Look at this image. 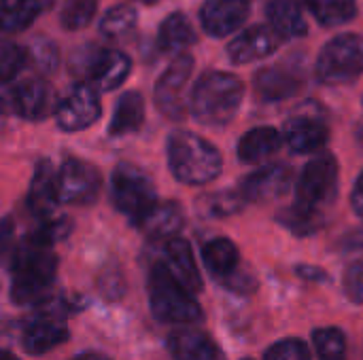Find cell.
<instances>
[{"mask_svg":"<svg viewBox=\"0 0 363 360\" xmlns=\"http://www.w3.org/2000/svg\"><path fill=\"white\" fill-rule=\"evenodd\" d=\"M194 66L196 62L189 53H179L155 83V106L172 121H181L187 112V85Z\"/></svg>","mask_w":363,"mask_h":360,"instance_id":"obj_8","label":"cell"},{"mask_svg":"<svg viewBox=\"0 0 363 360\" xmlns=\"http://www.w3.org/2000/svg\"><path fill=\"white\" fill-rule=\"evenodd\" d=\"M0 360H19L15 354H11V352H0Z\"/></svg>","mask_w":363,"mask_h":360,"instance_id":"obj_46","label":"cell"},{"mask_svg":"<svg viewBox=\"0 0 363 360\" xmlns=\"http://www.w3.org/2000/svg\"><path fill=\"white\" fill-rule=\"evenodd\" d=\"M345 293L351 301L363 303V257L353 261L345 272Z\"/></svg>","mask_w":363,"mask_h":360,"instance_id":"obj_39","label":"cell"},{"mask_svg":"<svg viewBox=\"0 0 363 360\" xmlns=\"http://www.w3.org/2000/svg\"><path fill=\"white\" fill-rule=\"evenodd\" d=\"M68 339V327L55 316H40L30 323L21 335V346L28 354H45Z\"/></svg>","mask_w":363,"mask_h":360,"instance_id":"obj_21","label":"cell"},{"mask_svg":"<svg viewBox=\"0 0 363 360\" xmlns=\"http://www.w3.org/2000/svg\"><path fill=\"white\" fill-rule=\"evenodd\" d=\"M221 282H223L230 291H234V293H253V291L257 289L255 276H253L249 269H240V265H238L230 276H225Z\"/></svg>","mask_w":363,"mask_h":360,"instance_id":"obj_40","label":"cell"},{"mask_svg":"<svg viewBox=\"0 0 363 360\" xmlns=\"http://www.w3.org/2000/svg\"><path fill=\"white\" fill-rule=\"evenodd\" d=\"M51 6V0H0V32L17 34L30 28Z\"/></svg>","mask_w":363,"mask_h":360,"instance_id":"obj_23","label":"cell"},{"mask_svg":"<svg viewBox=\"0 0 363 360\" xmlns=\"http://www.w3.org/2000/svg\"><path fill=\"white\" fill-rule=\"evenodd\" d=\"M249 13V0H206L200 8V23L208 36L225 38L245 25Z\"/></svg>","mask_w":363,"mask_h":360,"instance_id":"obj_12","label":"cell"},{"mask_svg":"<svg viewBox=\"0 0 363 360\" xmlns=\"http://www.w3.org/2000/svg\"><path fill=\"white\" fill-rule=\"evenodd\" d=\"M111 199L113 206L134 225L157 204V193L151 178L140 168L119 163L111 176Z\"/></svg>","mask_w":363,"mask_h":360,"instance_id":"obj_6","label":"cell"},{"mask_svg":"<svg viewBox=\"0 0 363 360\" xmlns=\"http://www.w3.org/2000/svg\"><path fill=\"white\" fill-rule=\"evenodd\" d=\"M0 115H15V93L9 83H0Z\"/></svg>","mask_w":363,"mask_h":360,"instance_id":"obj_42","label":"cell"},{"mask_svg":"<svg viewBox=\"0 0 363 360\" xmlns=\"http://www.w3.org/2000/svg\"><path fill=\"white\" fill-rule=\"evenodd\" d=\"M351 206H353L355 214H357V216L363 221V170H362V174H359V178H357V182H355V187H353V193H351Z\"/></svg>","mask_w":363,"mask_h":360,"instance_id":"obj_44","label":"cell"},{"mask_svg":"<svg viewBox=\"0 0 363 360\" xmlns=\"http://www.w3.org/2000/svg\"><path fill=\"white\" fill-rule=\"evenodd\" d=\"M149 306L153 316L166 325H194L202 320V308L166 267L155 263L149 274Z\"/></svg>","mask_w":363,"mask_h":360,"instance_id":"obj_4","label":"cell"},{"mask_svg":"<svg viewBox=\"0 0 363 360\" xmlns=\"http://www.w3.org/2000/svg\"><path fill=\"white\" fill-rule=\"evenodd\" d=\"M28 210L36 219H47L55 214V206L60 204L57 197V172L53 170L49 159H40L32 172L30 191H28Z\"/></svg>","mask_w":363,"mask_h":360,"instance_id":"obj_16","label":"cell"},{"mask_svg":"<svg viewBox=\"0 0 363 360\" xmlns=\"http://www.w3.org/2000/svg\"><path fill=\"white\" fill-rule=\"evenodd\" d=\"M102 187V176L96 166L68 157L57 170V197L60 204L70 206H91Z\"/></svg>","mask_w":363,"mask_h":360,"instance_id":"obj_9","label":"cell"},{"mask_svg":"<svg viewBox=\"0 0 363 360\" xmlns=\"http://www.w3.org/2000/svg\"><path fill=\"white\" fill-rule=\"evenodd\" d=\"M168 350L174 360H217V346L200 331L183 329L168 337Z\"/></svg>","mask_w":363,"mask_h":360,"instance_id":"obj_26","label":"cell"},{"mask_svg":"<svg viewBox=\"0 0 363 360\" xmlns=\"http://www.w3.org/2000/svg\"><path fill=\"white\" fill-rule=\"evenodd\" d=\"M102 115L98 89L89 83H79L55 106V123L64 132H81L91 127Z\"/></svg>","mask_w":363,"mask_h":360,"instance_id":"obj_10","label":"cell"},{"mask_svg":"<svg viewBox=\"0 0 363 360\" xmlns=\"http://www.w3.org/2000/svg\"><path fill=\"white\" fill-rule=\"evenodd\" d=\"M247 199L240 195V191H217V193H206L198 197L196 208L204 219H225L245 208Z\"/></svg>","mask_w":363,"mask_h":360,"instance_id":"obj_31","label":"cell"},{"mask_svg":"<svg viewBox=\"0 0 363 360\" xmlns=\"http://www.w3.org/2000/svg\"><path fill=\"white\" fill-rule=\"evenodd\" d=\"M291 170L281 163L262 166L242 178L238 191L247 202H272L291 189Z\"/></svg>","mask_w":363,"mask_h":360,"instance_id":"obj_14","label":"cell"},{"mask_svg":"<svg viewBox=\"0 0 363 360\" xmlns=\"http://www.w3.org/2000/svg\"><path fill=\"white\" fill-rule=\"evenodd\" d=\"M38 227L28 236L32 242L36 244H43V246H53L55 242L60 240H66L72 231V223L70 219L66 216H57V214H51L47 219H38Z\"/></svg>","mask_w":363,"mask_h":360,"instance_id":"obj_34","label":"cell"},{"mask_svg":"<svg viewBox=\"0 0 363 360\" xmlns=\"http://www.w3.org/2000/svg\"><path fill=\"white\" fill-rule=\"evenodd\" d=\"M242 98L245 83L236 74L208 70L189 93V112L206 127H225L238 115Z\"/></svg>","mask_w":363,"mask_h":360,"instance_id":"obj_1","label":"cell"},{"mask_svg":"<svg viewBox=\"0 0 363 360\" xmlns=\"http://www.w3.org/2000/svg\"><path fill=\"white\" fill-rule=\"evenodd\" d=\"M11 299L17 306H32L43 301L55 280L57 257L51 246H43L26 238L11 257Z\"/></svg>","mask_w":363,"mask_h":360,"instance_id":"obj_2","label":"cell"},{"mask_svg":"<svg viewBox=\"0 0 363 360\" xmlns=\"http://www.w3.org/2000/svg\"><path fill=\"white\" fill-rule=\"evenodd\" d=\"M15 115L26 121H43L53 104V91L43 76H28L13 87Z\"/></svg>","mask_w":363,"mask_h":360,"instance_id":"obj_17","label":"cell"},{"mask_svg":"<svg viewBox=\"0 0 363 360\" xmlns=\"http://www.w3.org/2000/svg\"><path fill=\"white\" fill-rule=\"evenodd\" d=\"M145 123V98L140 91H125L115 104L111 123H108V134L113 138H121L128 134H134L143 127Z\"/></svg>","mask_w":363,"mask_h":360,"instance_id":"obj_24","label":"cell"},{"mask_svg":"<svg viewBox=\"0 0 363 360\" xmlns=\"http://www.w3.org/2000/svg\"><path fill=\"white\" fill-rule=\"evenodd\" d=\"M26 55H28V62H32V66L40 72V74H47V72H53L60 64V51L55 47L53 40L49 38H34L28 49H26Z\"/></svg>","mask_w":363,"mask_h":360,"instance_id":"obj_35","label":"cell"},{"mask_svg":"<svg viewBox=\"0 0 363 360\" xmlns=\"http://www.w3.org/2000/svg\"><path fill=\"white\" fill-rule=\"evenodd\" d=\"M313 348L319 360H347V339L340 329H317L313 333Z\"/></svg>","mask_w":363,"mask_h":360,"instance_id":"obj_33","label":"cell"},{"mask_svg":"<svg viewBox=\"0 0 363 360\" xmlns=\"http://www.w3.org/2000/svg\"><path fill=\"white\" fill-rule=\"evenodd\" d=\"M277 221L291 231L298 238H308L315 236L317 231H321V227L325 225V216L321 210H313V208H304L300 204H294L289 208H283L277 214Z\"/></svg>","mask_w":363,"mask_h":360,"instance_id":"obj_29","label":"cell"},{"mask_svg":"<svg viewBox=\"0 0 363 360\" xmlns=\"http://www.w3.org/2000/svg\"><path fill=\"white\" fill-rule=\"evenodd\" d=\"M164 267L191 293H200L202 291V278L194 259V250L189 246L187 240L183 238H170L164 244V259H162Z\"/></svg>","mask_w":363,"mask_h":360,"instance_id":"obj_18","label":"cell"},{"mask_svg":"<svg viewBox=\"0 0 363 360\" xmlns=\"http://www.w3.org/2000/svg\"><path fill=\"white\" fill-rule=\"evenodd\" d=\"M264 360H311V350L302 339H281L268 348Z\"/></svg>","mask_w":363,"mask_h":360,"instance_id":"obj_38","label":"cell"},{"mask_svg":"<svg viewBox=\"0 0 363 360\" xmlns=\"http://www.w3.org/2000/svg\"><path fill=\"white\" fill-rule=\"evenodd\" d=\"M247 360H249V359H247Z\"/></svg>","mask_w":363,"mask_h":360,"instance_id":"obj_47","label":"cell"},{"mask_svg":"<svg viewBox=\"0 0 363 360\" xmlns=\"http://www.w3.org/2000/svg\"><path fill=\"white\" fill-rule=\"evenodd\" d=\"M283 138L298 155H311L321 151L330 140V127L321 117L298 115L285 123Z\"/></svg>","mask_w":363,"mask_h":360,"instance_id":"obj_15","label":"cell"},{"mask_svg":"<svg viewBox=\"0 0 363 360\" xmlns=\"http://www.w3.org/2000/svg\"><path fill=\"white\" fill-rule=\"evenodd\" d=\"M83 72L91 79V85L100 91H113L125 83L132 70V59L117 49H96L85 55L81 64Z\"/></svg>","mask_w":363,"mask_h":360,"instance_id":"obj_11","label":"cell"},{"mask_svg":"<svg viewBox=\"0 0 363 360\" xmlns=\"http://www.w3.org/2000/svg\"><path fill=\"white\" fill-rule=\"evenodd\" d=\"M296 272L304 280H313V282H325L328 280V274L321 267H315V265H298Z\"/></svg>","mask_w":363,"mask_h":360,"instance_id":"obj_43","label":"cell"},{"mask_svg":"<svg viewBox=\"0 0 363 360\" xmlns=\"http://www.w3.org/2000/svg\"><path fill=\"white\" fill-rule=\"evenodd\" d=\"M28 64L26 49L9 38H0V83H11Z\"/></svg>","mask_w":363,"mask_h":360,"instance_id":"obj_37","label":"cell"},{"mask_svg":"<svg viewBox=\"0 0 363 360\" xmlns=\"http://www.w3.org/2000/svg\"><path fill=\"white\" fill-rule=\"evenodd\" d=\"M149 240H170L177 238L185 225V212L177 202H157L140 221L134 223Z\"/></svg>","mask_w":363,"mask_h":360,"instance_id":"obj_19","label":"cell"},{"mask_svg":"<svg viewBox=\"0 0 363 360\" xmlns=\"http://www.w3.org/2000/svg\"><path fill=\"white\" fill-rule=\"evenodd\" d=\"M196 30L185 13H170L157 32V45L164 53H183L196 42Z\"/></svg>","mask_w":363,"mask_h":360,"instance_id":"obj_27","label":"cell"},{"mask_svg":"<svg viewBox=\"0 0 363 360\" xmlns=\"http://www.w3.org/2000/svg\"><path fill=\"white\" fill-rule=\"evenodd\" d=\"M306 6L325 28L345 25L357 17V0H306Z\"/></svg>","mask_w":363,"mask_h":360,"instance_id":"obj_30","label":"cell"},{"mask_svg":"<svg viewBox=\"0 0 363 360\" xmlns=\"http://www.w3.org/2000/svg\"><path fill=\"white\" fill-rule=\"evenodd\" d=\"M253 87H255V93L264 102H281V100L296 95L302 87V81L298 74H294L287 68L268 66L255 72Z\"/></svg>","mask_w":363,"mask_h":360,"instance_id":"obj_20","label":"cell"},{"mask_svg":"<svg viewBox=\"0 0 363 360\" xmlns=\"http://www.w3.org/2000/svg\"><path fill=\"white\" fill-rule=\"evenodd\" d=\"M285 138L274 127H253L238 142V159L242 163H262L281 151Z\"/></svg>","mask_w":363,"mask_h":360,"instance_id":"obj_22","label":"cell"},{"mask_svg":"<svg viewBox=\"0 0 363 360\" xmlns=\"http://www.w3.org/2000/svg\"><path fill=\"white\" fill-rule=\"evenodd\" d=\"M338 161L332 153L315 155L296 180V204L321 210L338 195Z\"/></svg>","mask_w":363,"mask_h":360,"instance_id":"obj_7","label":"cell"},{"mask_svg":"<svg viewBox=\"0 0 363 360\" xmlns=\"http://www.w3.org/2000/svg\"><path fill=\"white\" fill-rule=\"evenodd\" d=\"M281 36L270 25H251L245 32H240L236 38L230 40L225 53L228 59L236 66L253 64L257 59L268 57L274 53L281 45Z\"/></svg>","mask_w":363,"mask_h":360,"instance_id":"obj_13","label":"cell"},{"mask_svg":"<svg viewBox=\"0 0 363 360\" xmlns=\"http://www.w3.org/2000/svg\"><path fill=\"white\" fill-rule=\"evenodd\" d=\"M202 259L206 269L217 278L223 280L225 276H230L238 265H240V255L238 248L232 240L228 238H215L208 244H204L202 248Z\"/></svg>","mask_w":363,"mask_h":360,"instance_id":"obj_28","label":"cell"},{"mask_svg":"<svg viewBox=\"0 0 363 360\" xmlns=\"http://www.w3.org/2000/svg\"><path fill=\"white\" fill-rule=\"evenodd\" d=\"M72 360H108L104 354H98V352H85V354H79Z\"/></svg>","mask_w":363,"mask_h":360,"instance_id":"obj_45","label":"cell"},{"mask_svg":"<svg viewBox=\"0 0 363 360\" xmlns=\"http://www.w3.org/2000/svg\"><path fill=\"white\" fill-rule=\"evenodd\" d=\"M317 79L325 85H342L363 74V36L338 34L323 45L317 64Z\"/></svg>","mask_w":363,"mask_h":360,"instance_id":"obj_5","label":"cell"},{"mask_svg":"<svg viewBox=\"0 0 363 360\" xmlns=\"http://www.w3.org/2000/svg\"><path fill=\"white\" fill-rule=\"evenodd\" d=\"M96 8H98L96 0H66L62 6V15H60L62 25L72 32L83 30L96 17Z\"/></svg>","mask_w":363,"mask_h":360,"instance_id":"obj_36","label":"cell"},{"mask_svg":"<svg viewBox=\"0 0 363 360\" xmlns=\"http://www.w3.org/2000/svg\"><path fill=\"white\" fill-rule=\"evenodd\" d=\"M166 153L172 176L183 185H206L223 168L219 149L187 129H177L168 136Z\"/></svg>","mask_w":363,"mask_h":360,"instance_id":"obj_3","label":"cell"},{"mask_svg":"<svg viewBox=\"0 0 363 360\" xmlns=\"http://www.w3.org/2000/svg\"><path fill=\"white\" fill-rule=\"evenodd\" d=\"M13 242H15V223L9 216H4L0 219V257L15 250Z\"/></svg>","mask_w":363,"mask_h":360,"instance_id":"obj_41","label":"cell"},{"mask_svg":"<svg viewBox=\"0 0 363 360\" xmlns=\"http://www.w3.org/2000/svg\"><path fill=\"white\" fill-rule=\"evenodd\" d=\"M266 15L270 19V28L281 38H300L308 32V23L298 0H270Z\"/></svg>","mask_w":363,"mask_h":360,"instance_id":"obj_25","label":"cell"},{"mask_svg":"<svg viewBox=\"0 0 363 360\" xmlns=\"http://www.w3.org/2000/svg\"><path fill=\"white\" fill-rule=\"evenodd\" d=\"M138 23V13L132 4H117L100 17V34L106 38H125L134 32Z\"/></svg>","mask_w":363,"mask_h":360,"instance_id":"obj_32","label":"cell"}]
</instances>
